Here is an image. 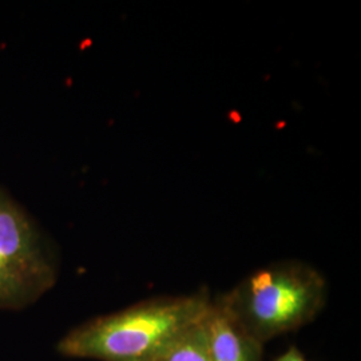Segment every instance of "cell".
<instances>
[{
    "label": "cell",
    "instance_id": "6da1fadb",
    "mask_svg": "<svg viewBox=\"0 0 361 361\" xmlns=\"http://www.w3.org/2000/svg\"><path fill=\"white\" fill-rule=\"evenodd\" d=\"M210 305L207 292L149 298L74 328L58 350L77 359L157 361L205 319Z\"/></svg>",
    "mask_w": 361,
    "mask_h": 361
},
{
    "label": "cell",
    "instance_id": "7a4b0ae2",
    "mask_svg": "<svg viewBox=\"0 0 361 361\" xmlns=\"http://www.w3.org/2000/svg\"><path fill=\"white\" fill-rule=\"evenodd\" d=\"M323 274L301 261L271 264L249 274L216 302L259 344L310 324L323 310Z\"/></svg>",
    "mask_w": 361,
    "mask_h": 361
},
{
    "label": "cell",
    "instance_id": "3957f363",
    "mask_svg": "<svg viewBox=\"0 0 361 361\" xmlns=\"http://www.w3.org/2000/svg\"><path fill=\"white\" fill-rule=\"evenodd\" d=\"M56 265L43 234L13 198L0 190V310L23 308L46 293Z\"/></svg>",
    "mask_w": 361,
    "mask_h": 361
},
{
    "label": "cell",
    "instance_id": "277c9868",
    "mask_svg": "<svg viewBox=\"0 0 361 361\" xmlns=\"http://www.w3.org/2000/svg\"><path fill=\"white\" fill-rule=\"evenodd\" d=\"M204 326L209 360L262 361V344L233 323L216 301H212Z\"/></svg>",
    "mask_w": 361,
    "mask_h": 361
},
{
    "label": "cell",
    "instance_id": "5b68a950",
    "mask_svg": "<svg viewBox=\"0 0 361 361\" xmlns=\"http://www.w3.org/2000/svg\"><path fill=\"white\" fill-rule=\"evenodd\" d=\"M207 317V316H205ZM205 319L164 353L157 361H210L207 353Z\"/></svg>",
    "mask_w": 361,
    "mask_h": 361
},
{
    "label": "cell",
    "instance_id": "8992f818",
    "mask_svg": "<svg viewBox=\"0 0 361 361\" xmlns=\"http://www.w3.org/2000/svg\"><path fill=\"white\" fill-rule=\"evenodd\" d=\"M274 361H307L304 355L296 348V347H290L285 352L284 355H281L280 357H277Z\"/></svg>",
    "mask_w": 361,
    "mask_h": 361
}]
</instances>
